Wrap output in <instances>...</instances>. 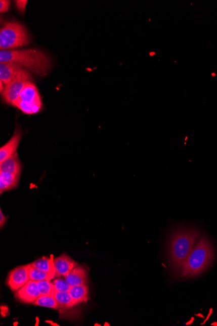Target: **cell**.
Listing matches in <instances>:
<instances>
[{"instance_id": "22", "label": "cell", "mask_w": 217, "mask_h": 326, "mask_svg": "<svg viewBox=\"0 0 217 326\" xmlns=\"http://www.w3.org/2000/svg\"><path fill=\"white\" fill-rule=\"evenodd\" d=\"M27 4V0H17L15 2L16 6H17L18 11L21 13H25Z\"/></svg>"}, {"instance_id": "1", "label": "cell", "mask_w": 217, "mask_h": 326, "mask_svg": "<svg viewBox=\"0 0 217 326\" xmlns=\"http://www.w3.org/2000/svg\"><path fill=\"white\" fill-rule=\"evenodd\" d=\"M200 235L199 230L187 226L175 227L169 233L166 245V258L176 278Z\"/></svg>"}, {"instance_id": "6", "label": "cell", "mask_w": 217, "mask_h": 326, "mask_svg": "<svg viewBox=\"0 0 217 326\" xmlns=\"http://www.w3.org/2000/svg\"><path fill=\"white\" fill-rule=\"evenodd\" d=\"M31 80L32 77L30 73L25 70L21 74L11 81L6 86L4 92L2 93L5 102L13 106L14 102L19 97L23 89L28 82Z\"/></svg>"}, {"instance_id": "13", "label": "cell", "mask_w": 217, "mask_h": 326, "mask_svg": "<svg viewBox=\"0 0 217 326\" xmlns=\"http://www.w3.org/2000/svg\"><path fill=\"white\" fill-rule=\"evenodd\" d=\"M20 175L0 172V193L15 188L20 181Z\"/></svg>"}, {"instance_id": "18", "label": "cell", "mask_w": 217, "mask_h": 326, "mask_svg": "<svg viewBox=\"0 0 217 326\" xmlns=\"http://www.w3.org/2000/svg\"><path fill=\"white\" fill-rule=\"evenodd\" d=\"M54 296L59 303L60 309H70L75 306L71 296L68 293L57 292Z\"/></svg>"}, {"instance_id": "14", "label": "cell", "mask_w": 217, "mask_h": 326, "mask_svg": "<svg viewBox=\"0 0 217 326\" xmlns=\"http://www.w3.org/2000/svg\"><path fill=\"white\" fill-rule=\"evenodd\" d=\"M22 165L17 154L0 163V172L21 175Z\"/></svg>"}, {"instance_id": "25", "label": "cell", "mask_w": 217, "mask_h": 326, "mask_svg": "<svg viewBox=\"0 0 217 326\" xmlns=\"http://www.w3.org/2000/svg\"><path fill=\"white\" fill-rule=\"evenodd\" d=\"M5 88H6V86H5L4 84L0 81V91H1V93L4 92Z\"/></svg>"}, {"instance_id": "4", "label": "cell", "mask_w": 217, "mask_h": 326, "mask_svg": "<svg viewBox=\"0 0 217 326\" xmlns=\"http://www.w3.org/2000/svg\"><path fill=\"white\" fill-rule=\"evenodd\" d=\"M31 38L26 27L19 22H6L0 30V49L11 50L30 44Z\"/></svg>"}, {"instance_id": "9", "label": "cell", "mask_w": 217, "mask_h": 326, "mask_svg": "<svg viewBox=\"0 0 217 326\" xmlns=\"http://www.w3.org/2000/svg\"><path fill=\"white\" fill-rule=\"evenodd\" d=\"M22 133L21 130L17 128L12 138L0 149V163L11 158L17 153V149L21 141Z\"/></svg>"}, {"instance_id": "15", "label": "cell", "mask_w": 217, "mask_h": 326, "mask_svg": "<svg viewBox=\"0 0 217 326\" xmlns=\"http://www.w3.org/2000/svg\"><path fill=\"white\" fill-rule=\"evenodd\" d=\"M68 293L71 296L75 305L89 300V287L86 284L70 287Z\"/></svg>"}, {"instance_id": "23", "label": "cell", "mask_w": 217, "mask_h": 326, "mask_svg": "<svg viewBox=\"0 0 217 326\" xmlns=\"http://www.w3.org/2000/svg\"><path fill=\"white\" fill-rule=\"evenodd\" d=\"M10 1L8 0H1L0 1V12L1 13H6L10 8Z\"/></svg>"}, {"instance_id": "2", "label": "cell", "mask_w": 217, "mask_h": 326, "mask_svg": "<svg viewBox=\"0 0 217 326\" xmlns=\"http://www.w3.org/2000/svg\"><path fill=\"white\" fill-rule=\"evenodd\" d=\"M0 63L14 64L41 76L47 75L52 66L49 56L35 49L1 50Z\"/></svg>"}, {"instance_id": "8", "label": "cell", "mask_w": 217, "mask_h": 326, "mask_svg": "<svg viewBox=\"0 0 217 326\" xmlns=\"http://www.w3.org/2000/svg\"><path fill=\"white\" fill-rule=\"evenodd\" d=\"M40 296L37 282L31 280L15 291V298L24 304H33Z\"/></svg>"}, {"instance_id": "19", "label": "cell", "mask_w": 217, "mask_h": 326, "mask_svg": "<svg viewBox=\"0 0 217 326\" xmlns=\"http://www.w3.org/2000/svg\"><path fill=\"white\" fill-rule=\"evenodd\" d=\"M56 275L53 273L43 272V271L38 270L35 268L31 267L29 269V278L31 281H40L47 280L51 281L55 278Z\"/></svg>"}, {"instance_id": "11", "label": "cell", "mask_w": 217, "mask_h": 326, "mask_svg": "<svg viewBox=\"0 0 217 326\" xmlns=\"http://www.w3.org/2000/svg\"><path fill=\"white\" fill-rule=\"evenodd\" d=\"M25 70L14 64L0 63V81L6 86Z\"/></svg>"}, {"instance_id": "20", "label": "cell", "mask_w": 217, "mask_h": 326, "mask_svg": "<svg viewBox=\"0 0 217 326\" xmlns=\"http://www.w3.org/2000/svg\"><path fill=\"white\" fill-rule=\"evenodd\" d=\"M38 291L40 296H53L57 293V289L52 281L44 280V281H36Z\"/></svg>"}, {"instance_id": "21", "label": "cell", "mask_w": 217, "mask_h": 326, "mask_svg": "<svg viewBox=\"0 0 217 326\" xmlns=\"http://www.w3.org/2000/svg\"><path fill=\"white\" fill-rule=\"evenodd\" d=\"M56 287L57 291L58 292H62V293H68L69 291L70 287L68 284L67 281H66L65 278H61L60 277L56 278V279H54L53 281H52Z\"/></svg>"}, {"instance_id": "5", "label": "cell", "mask_w": 217, "mask_h": 326, "mask_svg": "<svg viewBox=\"0 0 217 326\" xmlns=\"http://www.w3.org/2000/svg\"><path fill=\"white\" fill-rule=\"evenodd\" d=\"M13 106L27 115L39 113L43 104L35 84L32 82H28Z\"/></svg>"}, {"instance_id": "10", "label": "cell", "mask_w": 217, "mask_h": 326, "mask_svg": "<svg viewBox=\"0 0 217 326\" xmlns=\"http://www.w3.org/2000/svg\"><path fill=\"white\" fill-rule=\"evenodd\" d=\"M55 267L56 273L55 277H65L73 269L77 267L78 264L70 258L67 255L63 254L54 259Z\"/></svg>"}, {"instance_id": "16", "label": "cell", "mask_w": 217, "mask_h": 326, "mask_svg": "<svg viewBox=\"0 0 217 326\" xmlns=\"http://www.w3.org/2000/svg\"><path fill=\"white\" fill-rule=\"evenodd\" d=\"M54 255H51L50 258L43 257L42 258L36 260L31 264V267L35 268L43 272L53 273L56 275V270L55 267Z\"/></svg>"}, {"instance_id": "24", "label": "cell", "mask_w": 217, "mask_h": 326, "mask_svg": "<svg viewBox=\"0 0 217 326\" xmlns=\"http://www.w3.org/2000/svg\"><path fill=\"white\" fill-rule=\"evenodd\" d=\"M7 220H8V217H6V216L4 215L1 210V211H0V226H1V228L3 227L4 225H6Z\"/></svg>"}, {"instance_id": "3", "label": "cell", "mask_w": 217, "mask_h": 326, "mask_svg": "<svg viewBox=\"0 0 217 326\" xmlns=\"http://www.w3.org/2000/svg\"><path fill=\"white\" fill-rule=\"evenodd\" d=\"M214 259L213 246L204 234L196 242L183 264L177 278L187 279L198 276L211 266Z\"/></svg>"}, {"instance_id": "12", "label": "cell", "mask_w": 217, "mask_h": 326, "mask_svg": "<svg viewBox=\"0 0 217 326\" xmlns=\"http://www.w3.org/2000/svg\"><path fill=\"white\" fill-rule=\"evenodd\" d=\"M66 281L70 287L86 284L88 281V273L85 269L77 266L65 277Z\"/></svg>"}, {"instance_id": "7", "label": "cell", "mask_w": 217, "mask_h": 326, "mask_svg": "<svg viewBox=\"0 0 217 326\" xmlns=\"http://www.w3.org/2000/svg\"><path fill=\"white\" fill-rule=\"evenodd\" d=\"M31 264L18 266L9 272L6 284L13 291H17L30 280L29 269Z\"/></svg>"}, {"instance_id": "17", "label": "cell", "mask_w": 217, "mask_h": 326, "mask_svg": "<svg viewBox=\"0 0 217 326\" xmlns=\"http://www.w3.org/2000/svg\"><path fill=\"white\" fill-rule=\"evenodd\" d=\"M32 304L50 309H60L58 301L53 296H40Z\"/></svg>"}]
</instances>
